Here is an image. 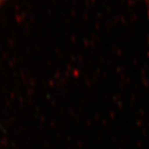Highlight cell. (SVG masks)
Masks as SVG:
<instances>
[{
  "label": "cell",
  "instance_id": "6da1fadb",
  "mask_svg": "<svg viewBox=\"0 0 149 149\" xmlns=\"http://www.w3.org/2000/svg\"><path fill=\"white\" fill-rule=\"evenodd\" d=\"M6 0H0V6H1L4 2H6Z\"/></svg>",
  "mask_w": 149,
  "mask_h": 149
}]
</instances>
